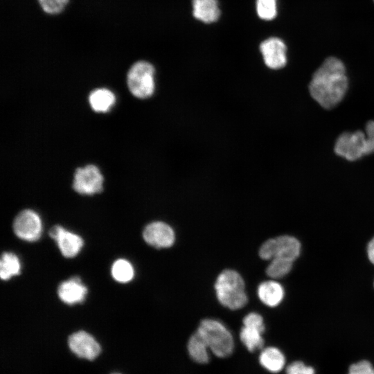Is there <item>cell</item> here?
I'll use <instances>...</instances> for the list:
<instances>
[{"label":"cell","instance_id":"obj_1","mask_svg":"<svg viewBox=\"0 0 374 374\" xmlns=\"http://www.w3.org/2000/svg\"><path fill=\"white\" fill-rule=\"evenodd\" d=\"M348 84L344 63L337 57H329L314 73L309 91L321 107L331 109L344 98Z\"/></svg>","mask_w":374,"mask_h":374},{"label":"cell","instance_id":"obj_2","mask_svg":"<svg viewBox=\"0 0 374 374\" xmlns=\"http://www.w3.org/2000/svg\"><path fill=\"white\" fill-rule=\"evenodd\" d=\"M215 290L219 302L231 310L242 308L248 301L244 280L235 270L222 271L217 278Z\"/></svg>","mask_w":374,"mask_h":374},{"label":"cell","instance_id":"obj_3","mask_svg":"<svg viewBox=\"0 0 374 374\" xmlns=\"http://www.w3.org/2000/svg\"><path fill=\"white\" fill-rule=\"evenodd\" d=\"M197 332L215 356L224 358L233 353L234 349L233 336L220 321L212 319H205L200 322Z\"/></svg>","mask_w":374,"mask_h":374},{"label":"cell","instance_id":"obj_4","mask_svg":"<svg viewBox=\"0 0 374 374\" xmlns=\"http://www.w3.org/2000/svg\"><path fill=\"white\" fill-rule=\"evenodd\" d=\"M155 70L152 64L145 60L134 62L127 74V86L131 93L139 98L150 97L155 88Z\"/></svg>","mask_w":374,"mask_h":374},{"label":"cell","instance_id":"obj_5","mask_svg":"<svg viewBox=\"0 0 374 374\" xmlns=\"http://www.w3.org/2000/svg\"><path fill=\"white\" fill-rule=\"evenodd\" d=\"M300 252L301 244L296 238L281 235L265 241L259 249V256L266 260L279 258L294 261Z\"/></svg>","mask_w":374,"mask_h":374},{"label":"cell","instance_id":"obj_6","mask_svg":"<svg viewBox=\"0 0 374 374\" xmlns=\"http://www.w3.org/2000/svg\"><path fill=\"white\" fill-rule=\"evenodd\" d=\"M335 152L337 155L348 161H356L362 156L367 155L365 132L356 131L342 133L335 142Z\"/></svg>","mask_w":374,"mask_h":374},{"label":"cell","instance_id":"obj_7","mask_svg":"<svg viewBox=\"0 0 374 374\" xmlns=\"http://www.w3.org/2000/svg\"><path fill=\"white\" fill-rule=\"evenodd\" d=\"M13 230L15 235L21 240L36 241L40 238L42 231L40 217L34 211L24 210L15 217Z\"/></svg>","mask_w":374,"mask_h":374},{"label":"cell","instance_id":"obj_8","mask_svg":"<svg viewBox=\"0 0 374 374\" xmlns=\"http://www.w3.org/2000/svg\"><path fill=\"white\" fill-rule=\"evenodd\" d=\"M103 177L94 165H87L75 170L73 187L81 195H93L102 191Z\"/></svg>","mask_w":374,"mask_h":374},{"label":"cell","instance_id":"obj_9","mask_svg":"<svg viewBox=\"0 0 374 374\" xmlns=\"http://www.w3.org/2000/svg\"><path fill=\"white\" fill-rule=\"evenodd\" d=\"M70 350L79 358L94 360L101 352V347L96 339L89 332L79 330L68 338Z\"/></svg>","mask_w":374,"mask_h":374},{"label":"cell","instance_id":"obj_10","mask_svg":"<svg viewBox=\"0 0 374 374\" xmlns=\"http://www.w3.org/2000/svg\"><path fill=\"white\" fill-rule=\"evenodd\" d=\"M265 64L271 69H279L287 63V47L278 37H270L260 45Z\"/></svg>","mask_w":374,"mask_h":374},{"label":"cell","instance_id":"obj_11","mask_svg":"<svg viewBox=\"0 0 374 374\" xmlns=\"http://www.w3.org/2000/svg\"><path fill=\"white\" fill-rule=\"evenodd\" d=\"M143 237L148 244L156 248L170 247L175 240L173 229L163 222H153L148 224L143 231Z\"/></svg>","mask_w":374,"mask_h":374},{"label":"cell","instance_id":"obj_12","mask_svg":"<svg viewBox=\"0 0 374 374\" xmlns=\"http://www.w3.org/2000/svg\"><path fill=\"white\" fill-rule=\"evenodd\" d=\"M49 235L57 242L62 254L66 258L78 255L83 246L81 237L60 225L53 226L49 231Z\"/></svg>","mask_w":374,"mask_h":374},{"label":"cell","instance_id":"obj_13","mask_svg":"<svg viewBox=\"0 0 374 374\" xmlns=\"http://www.w3.org/2000/svg\"><path fill=\"white\" fill-rule=\"evenodd\" d=\"M57 294L62 301L74 305L83 302L87 289L80 278L75 276L62 282L58 287Z\"/></svg>","mask_w":374,"mask_h":374},{"label":"cell","instance_id":"obj_14","mask_svg":"<svg viewBox=\"0 0 374 374\" xmlns=\"http://www.w3.org/2000/svg\"><path fill=\"white\" fill-rule=\"evenodd\" d=\"M258 360L260 366L271 373H278L287 366L285 354L275 346L262 348Z\"/></svg>","mask_w":374,"mask_h":374},{"label":"cell","instance_id":"obj_15","mask_svg":"<svg viewBox=\"0 0 374 374\" xmlns=\"http://www.w3.org/2000/svg\"><path fill=\"white\" fill-rule=\"evenodd\" d=\"M284 294L283 286L274 280L264 281L258 287L260 300L269 307H275L280 304L283 299Z\"/></svg>","mask_w":374,"mask_h":374},{"label":"cell","instance_id":"obj_16","mask_svg":"<svg viewBox=\"0 0 374 374\" xmlns=\"http://www.w3.org/2000/svg\"><path fill=\"white\" fill-rule=\"evenodd\" d=\"M193 16L204 23L218 19L220 10L217 0H193Z\"/></svg>","mask_w":374,"mask_h":374},{"label":"cell","instance_id":"obj_17","mask_svg":"<svg viewBox=\"0 0 374 374\" xmlns=\"http://www.w3.org/2000/svg\"><path fill=\"white\" fill-rule=\"evenodd\" d=\"M187 349L190 357L198 364H206L210 359L211 351L208 345L196 331L188 339Z\"/></svg>","mask_w":374,"mask_h":374},{"label":"cell","instance_id":"obj_18","mask_svg":"<svg viewBox=\"0 0 374 374\" xmlns=\"http://www.w3.org/2000/svg\"><path fill=\"white\" fill-rule=\"evenodd\" d=\"M89 104L95 112H108L116 101L114 94L109 89L102 88L93 90L89 97Z\"/></svg>","mask_w":374,"mask_h":374},{"label":"cell","instance_id":"obj_19","mask_svg":"<svg viewBox=\"0 0 374 374\" xmlns=\"http://www.w3.org/2000/svg\"><path fill=\"white\" fill-rule=\"evenodd\" d=\"M21 271V264L18 257L13 253L4 252L0 261L1 278L7 280L18 275Z\"/></svg>","mask_w":374,"mask_h":374},{"label":"cell","instance_id":"obj_20","mask_svg":"<svg viewBox=\"0 0 374 374\" xmlns=\"http://www.w3.org/2000/svg\"><path fill=\"white\" fill-rule=\"evenodd\" d=\"M261 331L251 327L243 326L240 330V338L249 352L262 349L264 346V339Z\"/></svg>","mask_w":374,"mask_h":374},{"label":"cell","instance_id":"obj_21","mask_svg":"<svg viewBox=\"0 0 374 374\" xmlns=\"http://www.w3.org/2000/svg\"><path fill=\"white\" fill-rule=\"evenodd\" d=\"M112 275L113 278L118 282H130L132 280L134 275L133 266L127 260L118 259L112 265Z\"/></svg>","mask_w":374,"mask_h":374},{"label":"cell","instance_id":"obj_22","mask_svg":"<svg viewBox=\"0 0 374 374\" xmlns=\"http://www.w3.org/2000/svg\"><path fill=\"white\" fill-rule=\"evenodd\" d=\"M294 261L285 258H274L266 269V274L272 278H280L292 269Z\"/></svg>","mask_w":374,"mask_h":374},{"label":"cell","instance_id":"obj_23","mask_svg":"<svg viewBox=\"0 0 374 374\" xmlns=\"http://www.w3.org/2000/svg\"><path fill=\"white\" fill-rule=\"evenodd\" d=\"M256 10L260 19L271 20L277 15V0H257Z\"/></svg>","mask_w":374,"mask_h":374},{"label":"cell","instance_id":"obj_24","mask_svg":"<svg viewBox=\"0 0 374 374\" xmlns=\"http://www.w3.org/2000/svg\"><path fill=\"white\" fill-rule=\"evenodd\" d=\"M70 0H37L41 10L48 15L60 14L69 3Z\"/></svg>","mask_w":374,"mask_h":374},{"label":"cell","instance_id":"obj_25","mask_svg":"<svg viewBox=\"0 0 374 374\" xmlns=\"http://www.w3.org/2000/svg\"><path fill=\"white\" fill-rule=\"evenodd\" d=\"M285 374H316L315 368L301 360H295L287 364Z\"/></svg>","mask_w":374,"mask_h":374},{"label":"cell","instance_id":"obj_26","mask_svg":"<svg viewBox=\"0 0 374 374\" xmlns=\"http://www.w3.org/2000/svg\"><path fill=\"white\" fill-rule=\"evenodd\" d=\"M347 374H374V365L367 359H361L349 366Z\"/></svg>","mask_w":374,"mask_h":374},{"label":"cell","instance_id":"obj_27","mask_svg":"<svg viewBox=\"0 0 374 374\" xmlns=\"http://www.w3.org/2000/svg\"><path fill=\"white\" fill-rule=\"evenodd\" d=\"M243 325L256 328L262 332H264L265 329L262 317L256 312H251L246 315L243 319Z\"/></svg>","mask_w":374,"mask_h":374},{"label":"cell","instance_id":"obj_28","mask_svg":"<svg viewBox=\"0 0 374 374\" xmlns=\"http://www.w3.org/2000/svg\"><path fill=\"white\" fill-rule=\"evenodd\" d=\"M365 134L367 141L368 154L374 152V121H368L366 125Z\"/></svg>","mask_w":374,"mask_h":374},{"label":"cell","instance_id":"obj_29","mask_svg":"<svg viewBox=\"0 0 374 374\" xmlns=\"http://www.w3.org/2000/svg\"><path fill=\"white\" fill-rule=\"evenodd\" d=\"M367 254L369 260L374 265V238L368 244Z\"/></svg>","mask_w":374,"mask_h":374},{"label":"cell","instance_id":"obj_30","mask_svg":"<svg viewBox=\"0 0 374 374\" xmlns=\"http://www.w3.org/2000/svg\"><path fill=\"white\" fill-rule=\"evenodd\" d=\"M111 374H122V373H118V372H114V373H112Z\"/></svg>","mask_w":374,"mask_h":374},{"label":"cell","instance_id":"obj_31","mask_svg":"<svg viewBox=\"0 0 374 374\" xmlns=\"http://www.w3.org/2000/svg\"><path fill=\"white\" fill-rule=\"evenodd\" d=\"M373 1H374V0H373Z\"/></svg>","mask_w":374,"mask_h":374}]
</instances>
